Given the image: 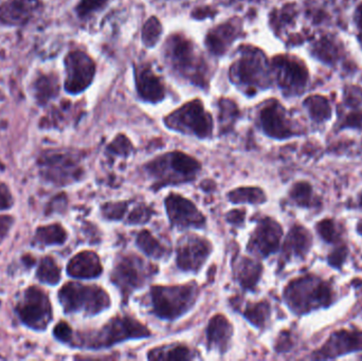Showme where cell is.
<instances>
[{
    "label": "cell",
    "mask_w": 362,
    "mask_h": 361,
    "mask_svg": "<svg viewBox=\"0 0 362 361\" xmlns=\"http://www.w3.org/2000/svg\"><path fill=\"white\" fill-rule=\"evenodd\" d=\"M274 76L281 88L286 93H298L305 87L308 71L297 59L278 57L272 63Z\"/></svg>",
    "instance_id": "obj_13"
},
{
    "label": "cell",
    "mask_w": 362,
    "mask_h": 361,
    "mask_svg": "<svg viewBox=\"0 0 362 361\" xmlns=\"http://www.w3.org/2000/svg\"><path fill=\"white\" fill-rule=\"evenodd\" d=\"M138 93L144 101L158 103L165 97V87L150 65H139L135 69Z\"/></svg>",
    "instance_id": "obj_19"
},
{
    "label": "cell",
    "mask_w": 362,
    "mask_h": 361,
    "mask_svg": "<svg viewBox=\"0 0 362 361\" xmlns=\"http://www.w3.org/2000/svg\"><path fill=\"white\" fill-rule=\"evenodd\" d=\"M42 174L57 186H66L78 182L83 175L80 158L74 153L48 150L40 158Z\"/></svg>",
    "instance_id": "obj_9"
},
{
    "label": "cell",
    "mask_w": 362,
    "mask_h": 361,
    "mask_svg": "<svg viewBox=\"0 0 362 361\" xmlns=\"http://www.w3.org/2000/svg\"><path fill=\"white\" fill-rule=\"evenodd\" d=\"M193 358L191 350L181 345L157 348L148 353L151 360H189Z\"/></svg>",
    "instance_id": "obj_28"
},
{
    "label": "cell",
    "mask_w": 362,
    "mask_h": 361,
    "mask_svg": "<svg viewBox=\"0 0 362 361\" xmlns=\"http://www.w3.org/2000/svg\"><path fill=\"white\" fill-rule=\"evenodd\" d=\"M291 336H289L288 333H284L282 336L280 337V341H279L278 345H276V350L278 351H286L291 348Z\"/></svg>",
    "instance_id": "obj_47"
},
{
    "label": "cell",
    "mask_w": 362,
    "mask_h": 361,
    "mask_svg": "<svg viewBox=\"0 0 362 361\" xmlns=\"http://www.w3.org/2000/svg\"><path fill=\"white\" fill-rule=\"evenodd\" d=\"M306 106L310 110V116L316 121L327 120L331 117V107L327 100L322 97H312L306 100Z\"/></svg>",
    "instance_id": "obj_33"
},
{
    "label": "cell",
    "mask_w": 362,
    "mask_h": 361,
    "mask_svg": "<svg viewBox=\"0 0 362 361\" xmlns=\"http://www.w3.org/2000/svg\"><path fill=\"white\" fill-rule=\"evenodd\" d=\"M362 123V114H352L346 119V126L358 127Z\"/></svg>",
    "instance_id": "obj_48"
},
{
    "label": "cell",
    "mask_w": 362,
    "mask_h": 361,
    "mask_svg": "<svg viewBox=\"0 0 362 361\" xmlns=\"http://www.w3.org/2000/svg\"><path fill=\"white\" fill-rule=\"evenodd\" d=\"M358 23L361 28H362V6L359 8L358 11Z\"/></svg>",
    "instance_id": "obj_49"
},
{
    "label": "cell",
    "mask_w": 362,
    "mask_h": 361,
    "mask_svg": "<svg viewBox=\"0 0 362 361\" xmlns=\"http://www.w3.org/2000/svg\"><path fill=\"white\" fill-rule=\"evenodd\" d=\"M168 215L174 226L202 228L206 218L192 201L177 194H171L165 199Z\"/></svg>",
    "instance_id": "obj_16"
},
{
    "label": "cell",
    "mask_w": 362,
    "mask_h": 361,
    "mask_svg": "<svg viewBox=\"0 0 362 361\" xmlns=\"http://www.w3.org/2000/svg\"><path fill=\"white\" fill-rule=\"evenodd\" d=\"M42 8L40 0H6L0 6V23L23 25Z\"/></svg>",
    "instance_id": "obj_18"
},
{
    "label": "cell",
    "mask_w": 362,
    "mask_h": 361,
    "mask_svg": "<svg viewBox=\"0 0 362 361\" xmlns=\"http://www.w3.org/2000/svg\"><path fill=\"white\" fill-rule=\"evenodd\" d=\"M12 216H0V242L8 235V230L12 227Z\"/></svg>",
    "instance_id": "obj_46"
},
{
    "label": "cell",
    "mask_w": 362,
    "mask_h": 361,
    "mask_svg": "<svg viewBox=\"0 0 362 361\" xmlns=\"http://www.w3.org/2000/svg\"><path fill=\"white\" fill-rule=\"evenodd\" d=\"M262 129L270 137L285 139L295 135L284 108L279 102H270L259 114Z\"/></svg>",
    "instance_id": "obj_17"
},
{
    "label": "cell",
    "mask_w": 362,
    "mask_h": 361,
    "mask_svg": "<svg viewBox=\"0 0 362 361\" xmlns=\"http://www.w3.org/2000/svg\"><path fill=\"white\" fill-rule=\"evenodd\" d=\"M346 256H348V248L346 246H341V247L337 248L331 256H329V263L331 266L335 267V268H340L346 261Z\"/></svg>",
    "instance_id": "obj_43"
},
{
    "label": "cell",
    "mask_w": 362,
    "mask_h": 361,
    "mask_svg": "<svg viewBox=\"0 0 362 361\" xmlns=\"http://www.w3.org/2000/svg\"><path fill=\"white\" fill-rule=\"evenodd\" d=\"M13 205L12 195L6 184L0 182V210H6Z\"/></svg>",
    "instance_id": "obj_44"
},
{
    "label": "cell",
    "mask_w": 362,
    "mask_h": 361,
    "mask_svg": "<svg viewBox=\"0 0 362 361\" xmlns=\"http://www.w3.org/2000/svg\"><path fill=\"white\" fill-rule=\"evenodd\" d=\"M67 239V232L59 224L49 225L37 229L33 244L37 247L63 245Z\"/></svg>",
    "instance_id": "obj_27"
},
{
    "label": "cell",
    "mask_w": 362,
    "mask_h": 361,
    "mask_svg": "<svg viewBox=\"0 0 362 361\" xmlns=\"http://www.w3.org/2000/svg\"><path fill=\"white\" fill-rule=\"evenodd\" d=\"M287 304L295 313L304 314L319 307H329L332 290L327 284L314 277H303L289 283L284 292Z\"/></svg>",
    "instance_id": "obj_6"
},
{
    "label": "cell",
    "mask_w": 362,
    "mask_h": 361,
    "mask_svg": "<svg viewBox=\"0 0 362 361\" xmlns=\"http://www.w3.org/2000/svg\"><path fill=\"white\" fill-rule=\"evenodd\" d=\"M153 213H154V211L151 208L141 203V205L136 207L132 211V213L129 214L127 223L132 225L146 224V222L151 220V216L153 215Z\"/></svg>",
    "instance_id": "obj_40"
},
{
    "label": "cell",
    "mask_w": 362,
    "mask_h": 361,
    "mask_svg": "<svg viewBox=\"0 0 362 361\" xmlns=\"http://www.w3.org/2000/svg\"><path fill=\"white\" fill-rule=\"evenodd\" d=\"M54 336L57 339H59L62 343H72V330L66 322L62 321L59 324H57L54 328Z\"/></svg>",
    "instance_id": "obj_42"
},
{
    "label": "cell",
    "mask_w": 362,
    "mask_h": 361,
    "mask_svg": "<svg viewBox=\"0 0 362 361\" xmlns=\"http://www.w3.org/2000/svg\"><path fill=\"white\" fill-rule=\"evenodd\" d=\"M246 319L257 328H264L266 322L270 317V305L267 301L261 302L249 303L244 312Z\"/></svg>",
    "instance_id": "obj_29"
},
{
    "label": "cell",
    "mask_w": 362,
    "mask_h": 361,
    "mask_svg": "<svg viewBox=\"0 0 362 361\" xmlns=\"http://www.w3.org/2000/svg\"><path fill=\"white\" fill-rule=\"evenodd\" d=\"M283 230L280 225L270 218L259 220L248 244V249L261 256H268L278 250Z\"/></svg>",
    "instance_id": "obj_15"
},
{
    "label": "cell",
    "mask_w": 362,
    "mask_h": 361,
    "mask_svg": "<svg viewBox=\"0 0 362 361\" xmlns=\"http://www.w3.org/2000/svg\"><path fill=\"white\" fill-rule=\"evenodd\" d=\"M165 54L172 69L181 78L204 88L208 86V65L187 37L180 34L170 36Z\"/></svg>",
    "instance_id": "obj_1"
},
{
    "label": "cell",
    "mask_w": 362,
    "mask_h": 361,
    "mask_svg": "<svg viewBox=\"0 0 362 361\" xmlns=\"http://www.w3.org/2000/svg\"><path fill=\"white\" fill-rule=\"evenodd\" d=\"M228 199L234 203H263L266 201V195L259 188H240L231 191Z\"/></svg>",
    "instance_id": "obj_32"
},
{
    "label": "cell",
    "mask_w": 362,
    "mask_h": 361,
    "mask_svg": "<svg viewBox=\"0 0 362 361\" xmlns=\"http://www.w3.org/2000/svg\"><path fill=\"white\" fill-rule=\"evenodd\" d=\"M137 245L144 254L151 258L160 259L165 256L167 249L165 246L157 241L152 233L148 230L141 231L137 237Z\"/></svg>",
    "instance_id": "obj_30"
},
{
    "label": "cell",
    "mask_w": 362,
    "mask_h": 361,
    "mask_svg": "<svg viewBox=\"0 0 362 361\" xmlns=\"http://www.w3.org/2000/svg\"><path fill=\"white\" fill-rule=\"evenodd\" d=\"M165 122L169 129L202 139L212 135V117L204 110V105L198 100L189 102L180 110L172 112L165 118Z\"/></svg>",
    "instance_id": "obj_8"
},
{
    "label": "cell",
    "mask_w": 362,
    "mask_h": 361,
    "mask_svg": "<svg viewBox=\"0 0 362 361\" xmlns=\"http://www.w3.org/2000/svg\"><path fill=\"white\" fill-rule=\"evenodd\" d=\"M242 33V25L238 21L230 20L221 23L209 32L206 37V47L213 54H225L232 42L238 40Z\"/></svg>",
    "instance_id": "obj_21"
},
{
    "label": "cell",
    "mask_w": 362,
    "mask_h": 361,
    "mask_svg": "<svg viewBox=\"0 0 362 361\" xmlns=\"http://www.w3.org/2000/svg\"><path fill=\"white\" fill-rule=\"evenodd\" d=\"M36 276L42 283L57 285L61 281V269L52 258L47 256L40 262Z\"/></svg>",
    "instance_id": "obj_31"
},
{
    "label": "cell",
    "mask_w": 362,
    "mask_h": 361,
    "mask_svg": "<svg viewBox=\"0 0 362 361\" xmlns=\"http://www.w3.org/2000/svg\"><path fill=\"white\" fill-rule=\"evenodd\" d=\"M312 187L308 182H298L291 191V199L301 207L312 206Z\"/></svg>",
    "instance_id": "obj_36"
},
{
    "label": "cell",
    "mask_w": 362,
    "mask_h": 361,
    "mask_svg": "<svg viewBox=\"0 0 362 361\" xmlns=\"http://www.w3.org/2000/svg\"><path fill=\"white\" fill-rule=\"evenodd\" d=\"M59 300L66 313L84 312L87 315H97L110 307V298L105 290L97 285L65 284L59 292Z\"/></svg>",
    "instance_id": "obj_7"
},
{
    "label": "cell",
    "mask_w": 362,
    "mask_h": 361,
    "mask_svg": "<svg viewBox=\"0 0 362 361\" xmlns=\"http://www.w3.org/2000/svg\"><path fill=\"white\" fill-rule=\"evenodd\" d=\"M358 231H359V233H361V235H362V220H361V222H359Z\"/></svg>",
    "instance_id": "obj_50"
},
{
    "label": "cell",
    "mask_w": 362,
    "mask_h": 361,
    "mask_svg": "<svg viewBox=\"0 0 362 361\" xmlns=\"http://www.w3.org/2000/svg\"><path fill=\"white\" fill-rule=\"evenodd\" d=\"M219 110H221L219 112V122H221V129H223V131H227L232 126L238 117V108L233 102L225 99L221 100L219 103Z\"/></svg>",
    "instance_id": "obj_35"
},
{
    "label": "cell",
    "mask_w": 362,
    "mask_h": 361,
    "mask_svg": "<svg viewBox=\"0 0 362 361\" xmlns=\"http://www.w3.org/2000/svg\"><path fill=\"white\" fill-rule=\"evenodd\" d=\"M150 336L148 329L134 318L117 317L110 320L98 332L78 334V343L81 347L89 349H101L112 347L127 339L146 338Z\"/></svg>",
    "instance_id": "obj_4"
},
{
    "label": "cell",
    "mask_w": 362,
    "mask_h": 361,
    "mask_svg": "<svg viewBox=\"0 0 362 361\" xmlns=\"http://www.w3.org/2000/svg\"><path fill=\"white\" fill-rule=\"evenodd\" d=\"M108 0H80L76 6V13L80 18L84 19L90 16L97 11L102 10L107 4Z\"/></svg>",
    "instance_id": "obj_37"
},
{
    "label": "cell",
    "mask_w": 362,
    "mask_h": 361,
    "mask_svg": "<svg viewBox=\"0 0 362 361\" xmlns=\"http://www.w3.org/2000/svg\"><path fill=\"white\" fill-rule=\"evenodd\" d=\"M108 153L114 156L127 157L133 150L131 141L124 135L117 136L116 139L108 146Z\"/></svg>",
    "instance_id": "obj_38"
},
{
    "label": "cell",
    "mask_w": 362,
    "mask_h": 361,
    "mask_svg": "<svg viewBox=\"0 0 362 361\" xmlns=\"http://www.w3.org/2000/svg\"><path fill=\"white\" fill-rule=\"evenodd\" d=\"M59 93V78L54 74H40L33 83V95L40 105L48 103L49 100Z\"/></svg>",
    "instance_id": "obj_26"
},
{
    "label": "cell",
    "mask_w": 362,
    "mask_h": 361,
    "mask_svg": "<svg viewBox=\"0 0 362 361\" xmlns=\"http://www.w3.org/2000/svg\"><path fill=\"white\" fill-rule=\"evenodd\" d=\"M163 34V25L157 17H151L142 30V40L148 47H153L160 40Z\"/></svg>",
    "instance_id": "obj_34"
},
{
    "label": "cell",
    "mask_w": 362,
    "mask_h": 361,
    "mask_svg": "<svg viewBox=\"0 0 362 361\" xmlns=\"http://www.w3.org/2000/svg\"><path fill=\"white\" fill-rule=\"evenodd\" d=\"M312 246V237L310 232L302 226H295L287 235L285 241L284 254L286 258L291 256H304Z\"/></svg>",
    "instance_id": "obj_24"
},
{
    "label": "cell",
    "mask_w": 362,
    "mask_h": 361,
    "mask_svg": "<svg viewBox=\"0 0 362 361\" xmlns=\"http://www.w3.org/2000/svg\"><path fill=\"white\" fill-rule=\"evenodd\" d=\"M155 273L156 269L154 266L144 262L137 256L129 254L122 256L117 263L112 275V281L120 288L127 300L134 290L142 288Z\"/></svg>",
    "instance_id": "obj_11"
},
{
    "label": "cell",
    "mask_w": 362,
    "mask_h": 361,
    "mask_svg": "<svg viewBox=\"0 0 362 361\" xmlns=\"http://www.w3.org/2000/svg\"><path fill=\"white\" fill-rule=\"evenodd\" d=\"M233 329L227 318L223 315L213 317L206 328L209 348H214L221 353H225L229 348Z\"/></svg>",
    "instance_id": "obj_23"
},
{
    "label": "cell",
    "mask_w": 362,
    "mask_h": 361,
    "mask_svg": "<svg viewBox=\"0 0 362 361\" xmlns=\"http://www.w3.org/2000/svg\"><path fill=\"white\" fill-rule=\"evenodd\" d=\"M232 82L242 87L249 95L270 84V68L265 54L252 46H244L238 50V57L231 66Z\"/></svg>",
    "instance_id": "obj_2"
},
{
    "label": "cell",
    "mask_w": 362,
    "mask_h": 361,
    "mask_svg": "<svg viewBox=\"0 0 362 361\" xmlns=\"http://www.w3.org/2000/svg\"><path fill=\"white\" fill-rule=\"evenodd\" d=\"M317 230L325 241L329 243H335L338 241V233L333 220H325L319 223Z\"/></svg>",
    "instance_id": "obj_41"
},
{
    "label": "cell",
    "mask_w": 362,
    "mask_h": 361,
    "mask_svg": "<svg viewBox=\"0 0 362 361\" xmlns=\"http://www.w3.org/2000/svg\"><path fill=\"white\" fill-rule=\"evenodd\" d=\"M245 218H246V210L244 209L232 210L226 215L228 222L236 226L244 224Z\"/></svg>",
    "instance_id": "obj_45"
},
{
    "label": "cell",
    "mask_w": 362,
    "mask_h": 361,
    "mask_svg": "<svg viewBox=\"0 0 362 361\" xmlns=\"http://www.w3.org/2000/svg\"><path fill=\"white\" fill-rule=\"evenodd\" d=\"M210 242L196 235H189L180 241L177 249V265L183 271H196L202 268L210 256Z\"/></svg>",
    "instance_id": "obj_14"
},
{
    "label": "cell",
    "mask_w": 362,
    "mask_h": 361,
    "mask_svg": "<svg viewBox=\"0 0 362 361\" xmlns=\"http://www.w3.org/2000/svg\"><path fill=\"white\" fill-rule=\"evenodd\" d=\"M16 313L28 328L35 331L46 330L52 320V307L44 290L32 286L17 303Z\"/></svg>",
    "instance_id": "obj_10"
},
{
    "label": "cell",
    "mask_w": 362,
    "mask_h": 361,
    "mask_svg": "<svg viewBox=\"0 0 362 361\" xmlns=\"http://www.w3.org/2000/svg\"><path fill=\"white\" fill-rule=\"evenodd\" d=\"M127 210V203H108L102 207V213L108 220H119L123 218Z\"/></svg>",
    "instance_id": "obj_39"
},
{
    "label": "cell",
    "mask_w": 362,
    "mask_h": 361,
    "mask_svg": "<svg viewBox=\"0 0 362 361\" xmlns=\"http://www.w3.org/2000/svg\"><path fill=\"white\" fill-rule=\"evenodd\" d=\"M202 165L193 157L181 152L157 157L146 165V171L154 178V188L180 184L195 179Z\"/></svg>",
    "instance_id": "obj_3"
},
{
    "label": "cell",
    "mask_w": 362,
    "mask_h": 361,
    "mask_svg": "<svg viewBox=\"0 0 362 361\" xmlns=\"http://www.w3.org/2000/svg\"><path fill=\"white\" fill-rule=\"evenodd\" d=\"M65 89L76 95L84 91L93 82L95 73V61L84 51L74 50L65 59Z\"/></svg>",
    "instance_id": "obj_12"
},
{
    "label": "cell",
    "mask_w": 362,
    "mask_h": 361,
    "mask_svg": "<svg viewBox=\"0 0 362 361\" xmlns=\"http://www.w3.org/2000/svg\"><path fill=\"white\" fill-rule=\"evenodd\" d=\"M101 262L99 256L93 251H82L68 263L67 273L72 278L78 279H93L101 275Z\"/></svg>",
    "instance_id": "obj_22"
},
{
    "label": "cell",
    "mask_w": 362,
    "mask_h": 361,
    "mask_svg": "<svg viewBox=\"0 0 362 361\" xmlns=\"http://www.w3.org/2000/svg\"><path fill=\"white\" fill-rule=\"evenodd\" d=\"M362 332L340 331L332 335L325 347L318 352L319 358H335L351 352L361 351Z\"/></svg>",
    "instance_id": "obj_20"
},
{
    "label": "cell",
    "mask_w": 362,
    "mask_h": 361,
    "mask_svg": "<svg viewBox=\"0 0 362 361\" xmlns=\"http://www.w3.org/2000/svg\"><path fill=\"white\" fill-rule=\"evenodd\" d=\"M263 273V266L259 261L243 258L235 268V275L238 282L245 290H253L259 283Z\"/></svg>",
    "instance_id": "obj_25"
},
{
    "label": "cell",
    "mask_w": 362,
    "mask_h": 361,
    "mask_svg": "<svg viewBox=\"0 0 362 361\" xmlns=\"http://www.w3.org/2000/svg\"><path fill=\"white\" fill-rule=\"evenodd\" d=\"M198 297L196 283L175 286H154L151 290L154 313L163 319H177L187 313Z\"/></svg>",
    "instance_id": "obj_5"
}]
</instances>
